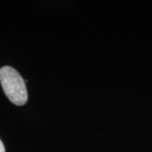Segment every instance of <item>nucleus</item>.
Instances as JSON below:
<instances>
[{"label": "nucleus", "mask_w": 152, "mask_h": 152, "mask_svg": "<svg viewBox=\"0 0 152 152\" xmlns=\"http://www.w3.org/2000/svg\"><path fill=\"white\" fill-rule=\"evenodd\" d=\"M0 82L6 96L12 103L22 106L28 99L25 80L14 68L4 66L0 69Z\"/></svg>", "instance_id": "f257e3e1"}, {"label": "nucleus", "mask_w": 152, "mask_h": 152, "mask_svg": "<svg viewBox=\"0 0 152 152\" xmlns=\"http://www.w3.org/2000/svg\"><path fill=\"white\" fill-rule=\"evenodd\" d=\"M0 152H5V149H4V145L3 144L2 140H0Z\"/></svg>", "instance_id": "f03ea898"}]
</instances>
